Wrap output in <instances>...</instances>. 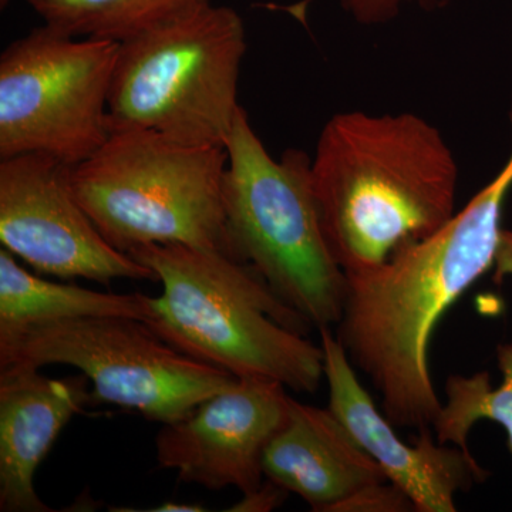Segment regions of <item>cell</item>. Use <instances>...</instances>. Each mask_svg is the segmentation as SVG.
Segmentation results:
<instances>
[{
    "instance_id": "1",
    "label": "cell",
    "mask_w": 512,
    "mask_h": 512,
    "mask_svg": "<svg viewBox=\"0 0 512 512\" xmlns=\"http://www.w3.org/2000/svg\"><path fill=\"white\" fill-rule=\"evenodd\" d=\"M511 188L512 153L493 181L436 234L377 268L346 274L338 339L375 386L396 429H433L441 403L431 379V338L441 316L493 268Z\"/></svg>"
},
{
    "instance_id": "2",
    "label": "cell",
    "mask_w": 512,
    "mask_h": 512,
    "mask_svg": "<svg viewBox=\"0 0 512 512\" xmlns=\"http://www.w3.org/2000/svg\"><path fill=\"white\" fill-rule=\"evenodd\" d=\"M312 184L330 251L356 274L454 217L458 165L439 128L417 114L346 111L322 128Z\"/></svg>"
},
{
    "instance_id": "3",
    "label": "cell",
    "mask_w": 512,
    "mask_h": 512,
    "mask_svg": "<svg viewBox=\"0 0 512 512\" xmlns=\"http://www.w3.org/2000/svg\"><path fill=\"white\" fill-rule=\"evenodd\" d=\"M128 255L163 285L150 298L146 325L185 355L259 377L298 393H316L322 346L306 339L313 325L282 301L251 265L218 249L148 244Z\"/></svg>"
},
{
    "instance_id": "4",
    "label": "cell",
    "mask_w": 512,
    "mask_h": 512,
    "mask_svg": "<svg viewBox=\"0 0 512 512\" xmlns=\"http://www.w3.org/2000/svg\"><path fill=\"white\" fill-rule=\"evenodd\" d=\"M224 175L229 256L251 265L313 328L338 325L348 276L330 251L312 184V158L286 150L275 160L239 109Z\"/></svg>"
},
{
    "instance_id": "5",
    "label": "cell",
    "mask_w": 512,
    "mask_h": 512,
    "mask_svg": "<svg viewBox=\"0 0 512 512\" xmlns=\"http://www.w3.org/2000/svg\"><path fill=\"white\" fill-rule=\"evenodd\" d=\"M225 147L177 143L150 130L120 128L70 181L77 201L107 241L128 254L148 244L218 249L225 225Z\"/></svg>"
},
{
    "instance_id": "6",
    "label": "cell",
    "mask_w": 512,
    "mask_h": 512,
    "mask_svg": "<svg viewBox=\"0 0 512 512\" xmlns=\"http://www.w3.org/2000/svg\"><path fill=\"white\" fill-rule=\"evenodd\" d=\"M245 53L241 16L211 2L120 43L111 131L138 128L187 146L225 147L241 109Z\"/></svg>"
},
{
    "instance_id": "7",
    "label": "cell",
    "mask_w": 512,
    "mask_h": 512,
    "mask_svg": "<svg viewBox=\"0 0 512 512\" xmlns=\"http://www.w3.org/2000/svg\"><path fill=\"white\" fill-rule=\"evenodd\" d=\"M67 365L92 383V403L158 423L190 416L237 377L185 355L141 320L79 318L43 323L0 339V367Z\"/></svg>"
},
{
    "instance_id": "8",
    "label": "cell",
    "mask_w": 512,
    "mask_h": 512,
    "mask_svg": "<svg viewBox=\"0 0 512 512\" xmlns=\"http://www.w3.org/2000/svg\"><path fill=\"white\" fill-rule=\"evenodd\" d=\"M120 43L43 26L0 56V158L43 154L83 163L111 134L109 96Z\"/></svg>"
},
{
    "instance_id": "9",
    "label": "cell",
    "mask_w": 512,
    "mask_h": 512,
    "mask_svg": "<svg viewBox=\"0 0 512 512\" xmlns=\"http://www.w3.org/2000/svg\"><path fill=\"white\" fill-rule=\"evenodd\" d=\"M72 167L43 154L0 161V242L36 272L109 285L157 276L100 234L77 201Z\"/></svg>"
},
{
    "instance_id": "10",
    "label": "cell",
    "mask_w": 512,
    "mask_h": 512,
    "mask_svg": "<svg viewBox=\"0 0 512 512\" xmlns=\"http://www.w3.org/2000/svg\"><path fill=\"white\" fill-rule=\"evenodd\" d=\"M289 407L284 384L237 377L190 416L164 424L156 436L158 467L175 471L180 483L254 493L264 484L265 448L285 423Z\"/></svg>"
},
{
    "instance_id": "11",
    "label": "cell",
    "mask_w": 512,
    "mask_h": 512,
    "mask_svg": "<svg viewBox=\"0 0 512 512\" xmlns=\"http://www.w3.org/2000/svg\"><path fill=\"white\" fill-rule=\"evenodd\" d=\"M323 376L329 386V410L353 439L382 468L390 483L419 512H454L456 494L484 483L488 473L473 454L453 444H440L430 430L419 431L412 443L397 436L396 427L379 412L357 379L348 353L330 328L319 329Z\"/></svg>"
},
{
    "instance_id": "12",
    "label": "cell",
    "mask_w": 512,
    "mask_h": 512,
    "mask_svg": "<svg viewBox=\"0 0 512 512\" xmlns=\"http://www.w3.org/2000/svg\"><path fill=\"white\" fill-rule=\"evenodd\" d=\"M37 367H0V511L52 512L35 474L60 431L92 403L86 376L50 379Z\"/></svg>"
},
{
    "instance_id": "13",
    "label": "cell",
    "mask_w": 512,
    "mask_h": 512,
    "mask_svg": "<svg viewBox=\"0 0 512 512\" xmlns=\"http://www.w3.org/2000/svg\"><path fill=\"white\" fill-rule=\"evenodd\" d=\"M262 467L269 481L322 512H339L366 488L389 481L329 407L293 397L285 423L265 448Z\"/></svg>"
},
{
    "instance_id": "14",
    "label": "cell",
    "mask_w": 512,
    "mask_h": 512,
    "mask_svg": "<svg viewBox=\"0 0 512 512\" xmlns=\"http://www.w3.org/2000/svg\"><path fill=\"white\" fill-rule=\"evenodd\" d=\"M103 316L147 323L150 296L47 281L23 269L8 249H0V339L43 323Z\"/></svg>"
},
{
    "instance_id": "15",
    "label": "cell",
    "mask_w": 512,
    "mask_h": 512,
    "mask_svg": "<svg viewBox=\"0 0 512 512\" xmlns=\"http://www.w3.org/2000/svg\"><path fill=\"white\" fill-rule=\"evenodd\" d=\"M49 28L123 43L211 0H26Z\"/></svg>"
},
{
    "instance_id": "16",
    "label": "cell",
    "mask_w": 512,
    "mask_h": 512,
    "mask_svg": "<svg viewBox=\"0 0 512 512\" xmlns=\"http://www.w3.org/2000/svg\"><path fill=\"white\" fill-rule=\"evenodd\" d=\"M497 362L503 382L491 386L488 372L473 376H450L446 382V403L441 404L433 431L440 444H453L471 454L468 433L474 424L490 420L500 424L508 437L512 456V343L497 348Z\"/></svg>"
},
{
    "instance_id": "17",
    "label": "cell",
    "mask_w": 512,
    "mask_h": 512,
    "mask_svg": "<svg viewBox=\"0 0 512 512\" xmlns=\"http://www.w3.org/2000/svg\"><path fill=\"white\" fill-rule=\"evenodd\" d=\"M312 0H303L296 5L282 8L296 19L305 22V13ZM447 0H339L342 8L363 26L384 25L400 15L406 5H420L423 8L440 6Z\"/></svg>"
},
{
    "instance_id": "18",
    "label": "cell",
    "mask_w": 512,
    "mask_h": 512,
    "mask_svg": "<svg viewBox=\"0 0 512 512\" xmlns=\"http://www.w3.org/2000/svg\"><path fill=\"white\" fill-rule=\"evenodd\" d=\"M288 491L279 487L278 484H262L254 493L244 495L238 504L232 505L227 511L241 512H266L272 511L276 507H281L284 503Z\"/></svg>"
},
{
    "instance_id": "19",
    "label": "cell",
    "mask_w": 512,
    "mask_h": 512,
    "mask_svg": "<svg viewBox=\"0 0 512 512\" xmlns=\"http://www.w3.org/2000/svg\"><path fill=\"white\" fill-rule=\"evenodd\" d=\"M495 282L503 281L505 275H512V231H505L501 239L500 249L495 258Z\"/></svg>"
},
{
    "instance_id": "20",
    "label": "cell",
    "mask_w": 512,
    "mask_h": 512,
    "mask_svg": "<svg viewBox=\"0 0 512 512\" xmlns=\"http://www.w3.org/2000/svg\"><path fill=\"white\" fill-rule=\"evenodd\" d=\"M150 512H204L208 511V508H204L202 504H190V503H168L161 504L160 507L151 508V510H144Z\"/></svg>"
},
{
    "instance_id": "21",
    "label": "cell",
    "mask_w": 512,
    "mask_h": 512,
    "mask_svg": "<svg viewBox=\"0 0 512 512\" xmlns=\"http://www.w3.org/2000/svg\"><path fill=\"white\" fill-rule=\"evenodd\" d=\"M9 2L10 0H0V5H2V8H5V6L8 5Z\"/></svg>"
}]
</instances>
